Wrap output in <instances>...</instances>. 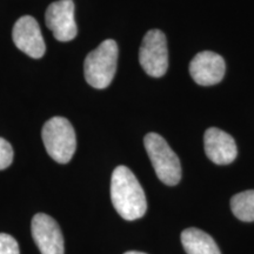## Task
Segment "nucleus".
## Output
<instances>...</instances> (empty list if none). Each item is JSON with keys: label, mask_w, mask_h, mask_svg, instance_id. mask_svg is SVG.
I'll list each match as a JSON object with an SVG mask.
<instances>
[{"label": "nucleus", "mask_w": 254, "mask_h": 254, "mask_svg": "<svg viewBox=\"0 0 254 254\" xmlns=\"http://www.w3.org/2000/svg\"><path fill=\"white\" fill-rule=\"evenodd\" d=\"M111 199L116 211L125 220L140 219L147 211L144 190L132 171L123 165L112 173Z\"/></svg>", "instance_id": "obj_1"}, {"label": "nucleus", "mask_w": 254, "mask_h": 254, "mask_svg": "<svg viewBox=\"0 0 254 254\" xmlns=\"http://www.w3.org/2000/svg\"><path fill=\"white\" fill-rule=\"evenodd\" d=\"M118 45L112 39L103 41L85 59V79L92 87L104 90L109 87L117 72Z\"/></svg>", "instance_id": "obj_2"}, {"label": "nucleus", "mask_w": 254, "mask_h": 254, "mask_svg": "<svg viewBox=\"0 0 254 254\" xmlns=\"http://www.w3.org/2000/svg\"><path fill=\"white\" fill-rule=\"evenodd\" d=\"M47 153L59 164H67L77 148L75 132L71 123L63 117L47 120L41 131Z\"/></svg>", "instance_id": "obj_3"}, {"label": "nucleus", "mask_w": 254, "mask_h": 254, "mask_svg": "<svg viewBox=\"0 0 254 254\" xmlns=\"http://www.w3.org/2000/svg\"><path fill=\"white\" fill-rule=\"evenodd\" d=\"M144 144L160 182L168 186L178 185L182 179V165L166 140L157 133H148L144 138Z\"/></svg>", "instance_id": "obj_4"}, {"label": "nucleus", "mask_w": 254, "mask_h": 254, "mask_svg": "<svg viewBox=\"0 0 254 254\" xmlns=\"http://www.w3.org/2000/svg\"><path fill=\"white\" fill-rule=\"evenodd\" d=\"M139 62L148 75L160 78L168 68V51L165 34L160 30H151L142 39Z\"/></svg>", "instance_id": "obj_5"}, {"label": "nucleus", "mask_w": 254, "mask_h": 254, "mask_svg": "<svg viewBox=\"0 0 254 254\" xmlns=\"http://www.w3.org/2000/svg\"><path fill=\"white\" fill-rule=\"evenodd\" d=\"M46 25L57 40L67 43L77 37L78 28L74 20L73 0H59L52 2L46 11Z\"/></svg>", "instance_id": "obj_6"}, {"label": "nucleus", "mask_w": 254, "mask_h": 254, "mask_svg": "<svg viewBox=\"0 0 254 254\" xmlns=\"http://www.w3.org/2000/svg\"><path fill=\"white\" fill-rule=\"evenodd\" d=\"M32 237L41 254H64V237L58 222L45 213L32 219Z\"/></svg>", "instance_id": "obj_7"}, {"label": "nucleus", "mask_w": 254, "mask_h": 254, "mask_svg": "<svg viewBox=\"0 0 254 254\" xmlns=\"http://www.w3.org/2000/svg\"><path fill=\"white\" fill-rule=\"evenodd\" d=\"M12 38L15 46L31 58L39 59L45 55L46 46L39 24L31 15L19 18L13 26Z\"/></svg>", "instance_id": "obj_8"}, {"label": "nucleus", "mask_w": 254, "mask_h": 254, "mask_svg": "<svg viewBox=\"0 0 254 254\" xmlns=\"http://www.w3.org/2000/svg\"><path fill=\"white\" fill-rule=\"evenodd\" d=\"M225 71L226 65L224 58L211 51L198 53L190 64V77L201 86H212L220 82Z\"/></svg>", "instance_id": "obj_9"}, {"label": "nucleus", "mask_w": 254, "mask_h": 254, "mask_svg": "<svg viewBox=\"0 0 254 254\" xmlns=\"http://www.w3.org/2000/svg\"><path fill=\"white\" fill-rule=\"evenodd\" d=\"M205 153L217 165H228L236 160L238 150L234 139L217 127H211L204 135Z\"/></svg>", "instance_id": "obj_10"}, {"label": "nucleus", "mask_w": 254, "mask_h": 254, "mask_svg": "<svg viewBox=\"0 0 254 254\" xmlns=\"http://www.w3.org/2000/svg\"><path fill=\"white\" fill-rule=\"evenodd\" d=\"M182 244L187 254H221L213 238L194 227L183 232Z\"/></svg>", "instance_id": "obj_11"}, {"label": "nucleus", "mask_w": 254, "mask_h": 254, "mask_svg": "<svg viewBox=\"0 0 254 254\" xmlns=\"http://www.w3.org/2000/svg\"><path fill=\"white\" fill-rule=\"evenodd\" d=\"M233 214L241 221H254V190L238 193L231 199Z\"/></svg>", "instance_id": "obj_12"}, {"label": "nucleus", "mask_w": 254, "mask_h": 254, "mask_svg": "<svg viewBox=\"0 0 254 254\" xmlns=\"http://www.w3.org/2000/svg\"><path fill=\"white\" fill-rule=\"evenodd\" d=\"M13 161V148L4 138H0V171L7 168Z\"/></svg>", "instance_id": "obj_13"}, {"label": "nucleus", "mask_w": 254, "mask_h": 254, "mask_svg": "<svg viewBox=\"0 0 254 254\" xmlns=\"http://www.w3.org/2000/svg\"><path fill=\"white\" fill-rule=\"evenodd\" d=\"M0 254H20L17 240L9 234L0 233Z\"/></svg>", "instance_id": "obj_14"}, {"label": "nucleus", "mask_w": 254, "mask_h": 254, "mask_svg": "<svg viewBox=\"0 0 254 254\" xmlns=\"http://www.w3.org/2000/svg\"><path fill=\"white\" fill-rule=\"evenodd\" d=\"M124 254H147V253H144V252H138V251H129V252H126Z\"/></svg>", "instance_id": "obj_15"}]
</instances>
